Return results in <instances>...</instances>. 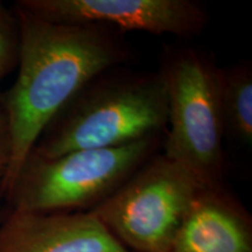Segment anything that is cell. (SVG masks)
I'll use <instances>...</instances> for the list:
<instances>
[{
    "label": "cell",
    "mask_w": 252,
    "mask_h": 252,
    "mask_svg": "<svg viewBox=\"0 0 252 252\" xmlns=\"http://www.w3.org/2000/svg\"><path fill=\"white\" fill-rule=\"evenodd\" d=\"M20 28L18 75L1 94L11 133L5 196L46 126L90 80L133 58L123 33L47 21L13 6ZM5 198V197H4Z\"/></svg>",
    "instance_id": "obj_1"
},
{
    "label": "cell",
    "mask_w": 252,
    "mask_h": 252,
    "mask_svg": "<svg viewBox=\"0 0 252 252\" xmlns=\"http://www.w3.org/2000/svg\"><path fill=\"white\" fill-rule=\"evenodd\" d=\"M166 127L161 74L122 65L88 82L46 126L31 153L50 159L77 150L119 147L163 137Z\"/></svg>",
    "instance_id": "obj_2"
},
{
    "label": "cell",
    "mask_w": 252,
    "mask_h": 252,
    "mask_svg": "<svg viewBox=\"0 0 252 252\" xmlns=\"http://www.w3.org/2000/svg\"><path fill=\"white\" fill-rule=\"evenodd\" d=\"M159 72L167 96L161 152L202 187L223 185L225 138L220 68L210 53L188 45L165 46Z\"/></svg>",
    "instance_id": "obj_3"
},
{
    "label": "cell",
    "mask_w": 252,
    "mask_h": 252,
    "mask_svg": "<svg viewBox=\"0 0 252 252\" xmlns=\"http://www.w3.org/2000/svg\"><path fill=\"white\" fill-rule=\"evenodd\" d=\"M162 140L163 137H153L50 159L30 153L6 194V206L20 212H90L160 152Z\"/></svg>",
    "instance_id": "obj_4"
},
{
    "label": "cell",
    "mask_w": 252,
    "mask_h": 252,
    "mask_svg": "<svg viewBox=\"0 0 252 252\" xmlns=\"http://www.w3.org/2000/svg\"><path fill=\"white\" fill-rule=\"evenodd\" d=\"M201 187L158 152L90 213L128 251L169 252Z\"/></svg>",
    "instance_id": "obj_5"
},
{
    "label": "cell",
    "mask_w": 252,
    "mask_h": 252,
    "mask_svg": "<svg viewBox=\"0 0 252 252\" xmlns=\"http://www.w3.org/2000/svg\"><path fill=\"white\" fill-rule=\"evenodd\" d=\"M15 6L52 23L102 25L121 33L139 31L185 39L202 34L209 21L206 7L194 0H19Z\"/></svg>",
    "instance_id": "obj_6"
},
{
    "label": "cell",
    "mask_w": 252,
    "mask_h": 252,
    "mask_svg": "<svg viewBox=\"0 0 252 252\" xmlns=\"http://www.w3.org/2000/svg\"><path fill=\"white\" fill-rule=\"evenodd\" d=\"M0 252H131L90 212L9 209L0 222Z\"/></svg>",
    "instance_id": "obj_7"
},
{
    "label": "cell",
    "mask_w": 252,
    "mask_h": 252,
    "mask_svg": "<svg viewBox=\"0 0 252 252\" xmlns=\"http://www.w3.org/2000/svg\"><path fill=\"white\" fill-rule=\"evenodd\" d=\"M169 252H252V219L224 184L201 187Z\"/></svg>",
    "instance_id": "obj_8"
},
{
    "label": "cell",
    "mask_w": 252,
    "mask_h": 252,
    "mask_svg": "<svg viewBox=\"0 0 252 252\" xmlns=\"http://www.w3.org/2000/svg\"><path fill=\"white\" fill-rule=\"evenodd\" d=\"M220 108L225 135L252 144V67L248 61L220 68Z\"/></svg>",
    "instance_id": "obj_9"
},
{
    "label": "cell",
    "mask_w": 252,
    "mask_h": 252,
    "mask_svg": "<svg viewBox=\"0 0 252 252\" xmlns=\"http://www.w3.org/2000/svg\"><path fill=\"white\" fill-rule=\"evenodd\" d=\"M20 48V28L14 7L0 1V81L17 68Z\"/></svg>",
    "instance_id": "obj_10"
},
{
    "label": "cell",
    "mask_w": 252,
    "mask_h": 252,
    "mask_svg": "<svg viewBox=\"0 0 252 252\" xmlns=\"http://www.w3.org/2000/svg\"><path fill=\"white\" fill-rule=\"evenodd\" d=\"M11 161V133L2 99H0V198L5 197V182Z\"/></svg>",
    "instance_id": "obj_11"
},
{
    "label": "cell",
    "mask_w": 252,
    "mask_h": 252,
    "mask_svg": "<svg viewBox=\"0 0 252 252\" xmlns=\"http://www.w3.org/2000/svg\"><path fill=\"white\" fill-rule=\"evenodd\" d=\"M8 210H9V208L6 206V204L5 206H0V222L5 219L6 215H7Z\"/></svg>",
    "instance_id": "obj_12"
},
{
    "label": "cell",
    "mask_w": 252,
    "mask_h": 252,
    "mask_svg": "<svg viewBox=\"0 0 252 252\" xmlns=\"http://www.w3.org/2000/svg\"><path fill=\"white\" fill-rule=\"evenodd\" d=\"M0 82H1V81H0ZM1 94H2V93H1V91H0V99H1Z\"/></svg>",
    "instance_id": "obj_13"
}]
</instances>
